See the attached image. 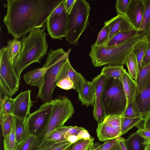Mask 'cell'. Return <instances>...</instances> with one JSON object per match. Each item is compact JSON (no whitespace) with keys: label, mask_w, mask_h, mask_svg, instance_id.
Listing matches in <instances>:
<instances>
[{"label":"cell","mask_w":150,"mask_h":150,"mask_svg":"<svg viewBox=\"0 0 150 150\" xmlns=\"http://www.w3.org/2000/svg\"><path fill=\"white\" fill-rule=\"evenodd\" d=\"M63 0H7L3 21L8 33L19 38L41 28Z\"/></svg>","instance_id":"6da1fadb"},{"label":"cell","mask_w":150,"mask_h":150,"mask_svg":"<svg viewBox=\"0 0 150 150\" xmlns=\"http://www.w3.org/2000/svg\"><path fill=\"white\" fill-rule=\"evenodd\" d=\"M46 35L45 29L39 28L29 32L27 36H23L21 50L13 62L19 79L23 70L32 63H40V60L47 53L48 46Z\"/></svg>","instance_id":"7a4b0ae2"},{"label":"cell","mask_w":150,"mask_h":150,"mask_svg":"<svg viewBox=\"0 0 150 150\" xmlns=\"http://www.w3.org/2000/svg\"><path fill=\"white\" fill-rule=\"evenodd\" d=\"M144 36L141 34L133 37L125 42L116 46L104 45H91L89 56L95 67L117 65L123 66L134 45Z\"/></svg>","instance_id":"3957f363"},{"label":"cell","mask_w":150,"mask_h":150,"mask_svg":"<svg viewBox=\"0 0 150 150\" xmlns=\"http://www.w3.org/2000/svg\"><path fill=\"white\" fill-rule=\"evenodd\" d=\"M71 49L66 52L62 48L48 51L46 62L43 67L50 65L44 76L43 83L39 88L37 97L45 102L51 100L53 92L57 86L55 79L61 68L68 60Z\"/></svg>","instance_id":"277c9868"},{"label":"cell","mask_w":150,"mask_h":150,"mask_svg":"<svg viewBox=\"0 0 150 150\" xmlns=\"http://www.w3.org/2000/svg\"><path fill=\"white\" fill-rule=\"evenodd\" d=\"M52 100V109L48 122L42 132L36 137V146L46 141L52 132L64 125L74 112L71 100L65 96H60Z\"/></svg>","instance_id":"5b68a950"},{"label":"cell","mask_w":150,"mask_h":150,"mask_svg":"<svg viewBox=\"0 0 150 150\" xmlns=\"http://www.w3.org/2000/svg\"><path fill=\"white\" fill-rule=\"evenodd\" d=\"M101 99L106 117L123 115L127 103L120 80L118 79L106 78Z\"/></svg>","instance_id":"8992f818"},{"label":"cell","mask_w":150,"mask_h":150,"mask_svg":"<svg viewBox=\"0 0 150 150\" xmlns=\"http://www.w3.org/2000/svg\"><path fill=\"white\" fill-rule=\"evenodd\" d=\"M91 7L85 0H76L70 13L67 14L66 38L69 44L77 45L80 36L89 25Z\"/></svg>","instance_id":"52a82bcc"},{"label":"cell","mask_w":150,"mask_h":150,"mask_svg":"<svg viewBox=\"0 0 150 150\" xmlns=\"http://www.w3.org/2000/svg\"><path fill=\"white\" fill-rule=\"evenodd\" d=\"M20 80L4 46L0 50V100L6 96L11 97L18 91Z\"/></svg>","instance_id":"ba28073f"},{"label":"cell","mask_w":150,"mask_h":150,"mask_svg":"<svg viewBox=\"0 0 150 150\" xmlns=\"http://www.w3.org/2000/svg\"><path fill=\"white\" fill-rule=\"evenodd\" d=\"M52 109V100L45 102L37 110L30 114L26 121L28 126L30 135L37 137L46 125Z\"/></svg>","instance_id":"9c48e42d"},{"label":"cell","mask_w":150,"mask_h":150,"mask_svg":"<svg viewBox=\"0 0 150 150\" xmlns=\"http://www.w3.org/2000/svg\"><path fill=\"white\" fill-rule=\"evenodd\" d=\"M67 13L64 12L62 15L50 16L46 21V26L49 34L53 39L60 40L65 37L67 32Z\"/></svg>","instance_id":"30bf717a"},{"label":"cell","mask_w":150,"mask_h":150,"mask_svg":"<svg viewBox=\"0 0 150 150\" xmlns=\"http://www.w3.org/2000/svg\"><path fill=\"white\" fill-rule=\"evenodd\" d=\"M31 92L30 90L21 92L14 99L12 114L14 117L26 120L30 114V110L34 102L31 99Z\"/></svg>","instance_id":"8fae6325"},{"label":"cell","mask_w":150,"mask_h":150,"mask_svg":"<svg viewBox=\"0 0 150 150\" xmlns=\"http://www.w3.org/2000/svg\"><path fill=\"white\" fill-rule=\"evenodd\" d=\"M67 77L73 82L74 89L80 93L82 90L84 83L86 80L81 74L77 72L72 67L69 60L63 64L57 74L55 79V83L61 79Z\"/></svg>","instance_id":"7c38bea8"},{"label":"cell","mask_w":150,"mask_h":150,"mask_svg":"<svg viewBox=\"0 0 150 150\" xmlns=\"http://www.w3.org/2000/svg\"><path fill=\"white\" fill-rule=\"evenodd\" d=\"M104 24L107 25L109 28V35L107 42L118 33L136 30L126 16L123 15L117 14L115 16L105 22Z\"/></svg>","instance_id":"4fadbf2b"},{"label":"cell","mask_w":150,"mask_h":150,"mask_svg":"<svg viewBox=\"0 0 150 150\" xmlns=\"http://www.w3.org/2000/svg\"><path fill=\"white\" fill-rule=\"evenodd\" d=\"M144 8V0H131L125 15L138 31L143 18Z\"/></svg>","instance_id":"5bb4252c"},{"label":"cell","mask_w":150,"mask_h":150,"mask_svg":"<svg viewBox=\"0 0 150 150\" xmlns=\"http://www.w3.org/2000/svg\"><path fill=\"white\" fill-rule=\"evenodd\" d=\"M127 100V106L136 101L137 92V85L135 81L126 71L124 74L121 81Z\"/></svg>","instance_id":"9a60e30c"},{"label":"cell","mask_w":150,"mask_h":150,"mask_svg":"<svg viewBox=\"0 0 150 150\" xmlns=\"http://www.w3.org/2000/svg\"><path fill=\"white\" fill-rule=\"evenodd\" d=\"M50 67V66L49 65L36 68L27 72L23 76L25 82L29 85L40 87L43 84L45 74Z\"/></svg>","instance_id":"2e32d148"},{"label":"cell","mask_w":150,"mask_h":150,"mask_svg":"<svg viewBox=\"0 0 150 150\" xmlns=\"http://www.w3.org/2000/svg\"><path fill=\"white\" fill-rule=\"evenodd\" d=\"M95 94V88L93 82L86 80L81 92L78 94L79 99L83 105L87 107L93 106Z\"/></svg>","instance_id":"e0dca14e"},{"label":"cell","mask_w":150,"mask_h":150,"mask_svg":"<svg viewBox=\"0 0 150 150\" xmlns=\"http://www.w3.org/2000/svg\"><path fill=\"white\" fill-rule=\"evenodd\" d=\"M96 133L98 139L102 142L120 137L119 131L103 122L98 124Z\"/></svg>","instance_id":"ac0fdd59"},{"label":"cell","mask_w":150,"mask_h":150,"mask_svg":"<svg viewBox=\"0 0 150 150\" xmlns=\"http://www.w3.org/2000/svg\"><path fill=\"white\" fill-rule=\"evenodd\" d=\"M136 102L142 116L144 117L150 112V85L140 93L137 92Z\"/></svg>","instance_id":"d6986e66"},{"label":"cell","mask_w":150,"mask_h":150,"mask_svg":"<svg viewBox=\"0 0 150 150\" xmlns=\"http://www.w3.org/2000/svg\"><path fill=\"white\" fill-rule=\"evenodd\" d=\"M15 134L18 144L25 141L30 135L26 120L14 116Z\"/></svg>","instance_id":"ffe728a7"},{"label":"cell","mask_w":150,"mask_h":150,"mask_svg":"<svg viewBox=\"0 0 150 150\" xmlns=\"http://www.w3.org/2000/svg\"><path fill=\"white\" fill-rule=\"evenodd\" d=\"M135 81L138 93L150 85V63L140 69Z\"/></svg>","instance_id":"44dd1931"},{"label":"cell","mask_w":150,"mask_h":150,"mask_svg":"<svg viewBox=\"0 0 150 150\" xmlns=\"http://www.w3.org/2000/svg\"><path fill=\"white\" fill-rule=\"evenodd\" d=\"M145 8L142 22L138 30L139 33L150 41V0H144Z\"/></svg>","instance_id":"7402d4cb"},{"label":"cell","mask_w":150,"mask_h":150,"mask_svg":"<svg viewBox=\"0 0 150 150\" xmlns=\"http://www.w3.org/2000/svg\"><path fill=\"white\" fill-rule=\"evenodd\" d=\"M148 40L145 36L134 46L131 53L134 54L136 57L137 64L138 74L141 68L143 58L147 49Z\"/></svg>","instance_id":"603a6c76"},{"label":"cell","mask_w":150,"mask_h":150,"mask_svg":"<svg viewBox=\"0 0 150 150\" xmlns=\"http://www.w3.org/2000/svg\"><path fill=\"white\" fill-rule=\"evenodd\" d=\"M139 34L137 30L126 31L115 35L109 41L103 45L106 46L112 47L119 45Z\"/></svg>","instance_id":"cb8c5ba5"},{"label":"cell","mask_w":150,"mask_h":150,"mask_svg":"<svg viewBox=\"0 0 150 150\" xmlns=\"http://www.w3.org/2000/svg\"><path fill=\"white\" fill-rule=\"evenodd\" d=\"M126 71L123 68V66L108 65L103 68L100 73L106 78L118 79L121 81L122 76Z\"/></svg>","instance_id":"d4e9b609"},{"label":"cell","mask_w":150,"mask_h":150,"mask_svg":"<svg viewBox=\"0 0 150 150\" xmlns=\"http://www.w3.org/2000/svg\"><path fill=\"white\" fill-rule=\"evenodd\" d=\"M125 143L128 150H144L143 139L136 131L125 139Z\"/></svg>","instance_id":"484cf974"},{"label":"cell","mask_w":150,"mask_h":150,"mask_svg":"<svg viewBox=\"0 0 150 150\" xmlns=\"http://www.w3.org/2000/svg\"><path fill=\"white\" fill-rule=\"evenodd\" d=\"M72 144L68 141L57 142L46 141L40 145L36 146L32 150H66Z\"/></svg>","instance_id":"4316f807"},{"label":"cell","mask_w":150,"mask_h":150,"mask_svg":"<svg viewBox=\"0 0 150 150\" xmlns=\"http://www.w3.org/2000/svg\"><path fill=\"white\" fill-rule=\"evenodd\" d=\"M144 120V117L129 118L122 116L120 136L125 134L134 127H137Z\"/></svg>","instance_id":"83f0119b"},{"label":"cell","mask_w":150,"mask_h":150,"mask_svg":"<svg viewBox=\"0 0 150 150\" xmlns=\"http://www.w3.org/2000/svg\"><path fill=\"white\" fill-rule=\"evenodd\" d=\"M22 46V41L17 38L8 41L6 48L10 59L13 64L15 59L20 52Z\"/></svg>","instance_id":"f1b7e54d"},{"label":"cell","mask_w":150,"mask_h":150,"mask_svg":"<svg viewBox=\"0 0 150 150\" xmlns=\"http://www.w3.org/2000/svg\"><path fill=\"white\" fill-rule=\"evenodd\" d=\"M18 145L15 134L13 117L11 131L4 137V150H16Z\"/></svg>","instance_id":"f546056e"},{"label":"cell","mask_w":150,"mask_h":150,"mask_svg":"<svg viewBox=\"0 0 150 150\" xmlns=\"http://www.w3.org/2000/svg\"><path fill=\"white\" fill-rule=\"evenodd\" d=\"M94 138L89 139H80L72 143L66 150H89L93 145Z\"/></svg>","instance_id":"4dcf8cb0"},{"label":"cell","mask_w":150,"mask_h":150,"mask_svg":"<svg viewBox=\"0 0 150 150\" xmlns=\"http://www.w3.org/2000/svg\"><path fill=\"white\" fill-rule=\"evenodd\" d=\"M125 64L128 69V74L135 81L137 75V64L135 55L130 53L127 58Z\"/></svg>","instance_id":"1f68e13d"},{"label":"cell","mask_w":150,"mask_h":150,"mask_svg":"<svg viewBox=\"0 0 150 150\" xmlns=\"http://www.w3.org/2000/svg\"><path fill=\"white\" fill-rule=\"evenodd\" d=\"M14 99L6 96L0 100V118L9 114H12Z\"/></svg>","instance_id":"d6a6232c"},{"label":"cell","mask_w":150,"mask_h":150,"mask_svg":"<svg viewBox=\"0 0 150 150\" xmlns=\"http://www.w3.org/2000/svg\"><path fill=\"white\" fill-rule=\"evenodd\" d=\"M14 116L9 114L0 118V125L2 135L4 137L11 132Z\"/></svg>","instance_id":"836d02e7"},{"label":"cell","mask_w":150,"mask_h":150,"mask_svg":"<svg viewBox=\"0 0 150 150\" xmlns=\"http://www.w3.org/2000/svg\"><path fill=\"white\" fill-rule=\"evenodd\" d=\"M122 116V115H109L106 117L103 122L119 131L121 133Z\"/></svg>","instance_id":"e575fe53"},{"label":"cell","mask_w":150,"mask_h":150,"mask_svg":"<svg viewBox=\"0 0 150 150\" xmlns=\"http://www.w3.org/2000/svg\"><path fill=\"white\" fill-rule=\"evenodd\" d=\"M122 115L123 117L129 118L143 117L136 101L134 103H130L127 106Z\"/></svg>","instance_id":"d590c367"},{"label":"cell","mask_w":150,"mask_h":150,"mask_svg":"<svg viewBox=\"0 0 150 150\" xmlns=\"http://www.w3.org/2000/svg\"><path fill=\"white\" fill-rule=\"evenodd\" d=\"M36 143V137L30 135L25 141L18 144L16 150H32Z\"/></svg>","instance_id":"8d00e7d4"},{"label":"cell","mask_w":150,"mask_h":150,"mask_svg":"<svg viewBox=\"0 0 150 150\" xmlns=\"http://www.w3.org/2000/svg\"><path fill=\"white\" fill-rule=\"evenodd\" d=\"M85 129L82 127L78 126H63L57 129L64 133L67 140L68 137L71 135H77L81 131Z\"/></svg>","instance_id":"74e56055"},{"label":"cell","mask_w":150,"mask_h":150,"mask_svg":"<svg viewBox=\"0 0 150 150\" xmlns=\"http://www.w3.org/2000/svg\"><path fill=\"white\" fill-rule=\"evenodd\" d=\"M109 35V28L107 25H105L99 33L95 44L97 46H101L107 42Z\"/></svg>","instance_id":"f35d334b"},{"label":"cell","mask_w":150,"mask_h":150,"mask_svg":"<svg viewBox=\"0 0 150 150\" xmlns=\"http://www.w3.org/2000/svg\"><path fill=\"white\" fill-rule=\"evenodd\" d=\"M137 133L142 138L144 150L150 149V131L140 127H138Z\"/></svg>","instance_id":"ab89813d"},{"label":"cell","mask_w":150,"mask_h":150,"mask_svg":"<svg viewBox=\"0 0 150 150\" xmlns=\"http://www.w3.org/2000/svg\"><path fill=\"white\" fill-rule=\"evenodd\" d=\"M46 141H54L57 142L67 141L65 138L64 134L57 129L51 133L47 137Z\"/></svg>","instance_id":"60d3db41"},{"label":"cell","mask_w":150,"mask_h":150,"mask_svg":"<svg viewBox=\"0 0 150 150\" xmlns=\"http://www.w3.org/2000/svg\"><path fill=\"white\" fill-rule=\"evenodd\" d=\"M131 0H117L115 7L118 14L125 15Z\"/></svg>","instance_id":"b9f144b4"},{"label":"cell","mask_w":150,"mask_h":150,"mask_svg":"<svg viewBox=\"0 0 150 150\" xmlns=\"http://www.w3.org/2000/svg\"><path fill=\"white\" fill-rule=\"evenodd\" d=\"M57 86L66 90L74 88L73 82L67 77H65L59 80L57 83Z\"/></svg>","instance_id":"7bdbcfd3"},{"label":"cell","mask_w":150,"mask_h":150,"mask_svg":"<svg viewBox=\"0 0 150 150\" xmlns=\"http://www.w3.org/2000/svg\"><path fill=\"white\" fill-rule=\"evenodd\" d=\"M115 139V144L110 150H128L125 145V139L120 137Z\"/></svg>","instance_id":"ee69618b"},{"label":"cell","mask_w":150,"mask_h":150,"mask_svg":"<svg viewBox=\"0 0 150 150\" xmlns=\"http://www.w3.org/2000/svg\"><path fill=\"white\" fill-rule=\"evenodd\" d=\"M116 142L115 139L105 141L104 143L100 145V150H110L114 147Z\"/></svg>","instance_id":"f6af8a7d"},{"label":"cell","mask_w":150,"mask_h":150,"mask_svg":"<svg viewBox=\"0 0 150 150\" xmlns=\"http://www.w3.org/2000/svg\"><path fill=\"white\" fill-rule=\"evenodd\" d=\"M65 11L64 0H63L62 2L55 9L51 16L56 15L59 16L62 15Z\"/></svg>","instance_id":"bcb514c9"},{"label":"cell","mask_w":150,"mask_h":150,"mask_svg":"<svg viewBox=\"0 0 150 150\" xmlns=\"http://www.w3.org/2000/svg\"><path fill=\"white\" fill-rule=\"evenodd\" d=\"M150 63V45L147 49L143 58L141 68H143Z\"/></svg>","instance_id":"7dc6e473"},{"label":"cell","mask_w":150,"mask_h":150,"mask_svg":"<svg viewBox=\"0 0 150 150\" xmlns=\"http://www.w3.org/2000/svg\"><path fill=\"white\" fill-rule=\"evenodd\" d=\"M76 0H64L66 12L69 14L75 4Z\"/></svg>","instance_id":"c3c4849f"},{"label":"cell","mask_w":150,"mask_h":150,"mask_svg":"<svg viewBox=\"0 0 150 150\" xmlns=\"http://www.w3.org/2000/svg\"><path fill=\"white\" fill-rule=\"evenodd\" d=\"M77 135L79 139H82L86 140L89 139L92 137L88 131L86 129L80 131Z\"/></svg>","instance_id":"681fc988"},{"label":"cell","mask_w":150,"mask_h":150,"mask_svg":"<svg viewBox=\"0 0 150 150\" xmlns=\"http://www.w3.org/2000/svg\"><path fill=\"white\" fill-rule=\"evenodd\" d=\"M149 126H150V112L144 117L143 128H145Z\"/></svg>","instance_id":"f907efd6"},{"label":"cell","mask_w":150,"mask_h":150,"mask_svg":"<svg viewBox=\"0 0 150 150\" xmlns=\"http://www.w3.org/2000/svg\"><path fill=\"white\" fill-rule=\"evenodd\" d=\"M79 140L77 135H71L67 138V141L72 143H74Z\"/></svg>","instance_id":"816d5d0a"},{"label":"cell","mask_w":150,"mask_h":150,"mask_svg":"<svg viewBox=\"0 0 150 150\" xmlns=\"http://www.w3.org/2000/svg\"><path fill=\"white\" fill-rule=\"evenodd\" d=\"M100 145L98 142H96L91 148V150H100Z\"/></svg>","instance_id":"f5cc1de1"},{"label":"cell","mask_w":150,"mask_h":150,"mask_svg":"<svg viewBox=\"0 0 150 150\" xmlns=\"http://www.w3.org/2000/svg\"><path fill=\"white\" fill-rule=\"evenodd\" d=\"M144 128L150 131V126Z\"/></svg>","instance_id":"db71d44e"},{"label":"cell","mask_w":150,"mask_h":150,"mask_svg":"<svg viewBox=\"0 0 150 150\" xmlns=\"http://www.w3.org/2000/svg\"><path fill=\"white\" fill-rule=\"evenodd\" d=\"M150 45V41L148 42V46Z\"/></svg>","instance_id":"11a10c76"},{"label":"cell","mask_w":150,"mask_h":150,"mask_svg":"<svg viewBox=\"0 0 150 150\" xmlns=\"http://www.w3.org/2000/svg\"><path fill=\"white\" fill-rule=\"evenodd\" d=\"M149 150H150V149Z\"/></svg>","instance_id":"9f6ffc18"}]
</instances>
